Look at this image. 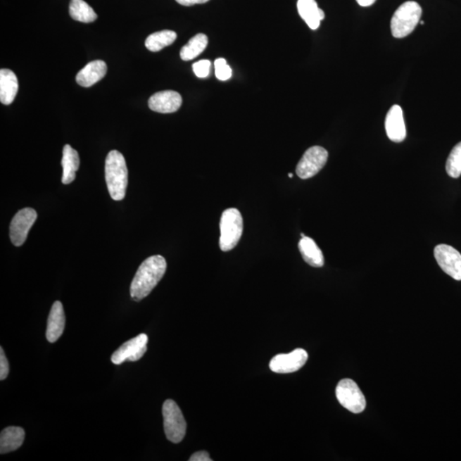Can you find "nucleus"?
<instances>
[{
  "instance_id": "obj_1",
  "label": "nucleus",
  "mask_w": 461,
  "mask_h": 461,
  "mask_svg": "<svg viewBox=\"0 0 461 461\" xmlns=\"http://www.w3.org/2000/svg\"><path fill=\"white\" fill-rule=\"evenodd\" d=\"M167 270V262L162 255H152L144 260L132 282L131 298L139 302L151 294L161 282Z\"/></svg>"
},
{
  "instance_id": "obj_2",
  "label": "nucleus",
  "mask_w": 461,
  "mask_h": 461,
  "mask_svg": "<svg viewBox=\"0 0 461 461\" xmlns=\"http://www.w3.org/2000/svg\"><path fill=\"white\" fill-rule=\"evenodd\" d=\"M106 180L111 198L121 201L126 196L128 171L121 152L111 151L106 160Z\"/></svg>"
},
{
  "instance_id": "obj_3",
  "label": "nucleus",
  "mask_w": 461,
  "mask_h": 461,
  "mask_svg": "<svg viewBox=\"0 0 461 461\" xmlns=\"http://www.w3.org/2000/svg\"><path fill=\"white\" fill-rule=\"evenodd\" d=\"M422 15V8L418 3L408 1L403 4L393 15L391 29L395 38L402 39L415 30Z\"/></svg>"
},
{
  "instance_id": "obj_4",
  "label": "nucleus",
  "mask_w": 461,
  "mask_h": 461,
  "mask_svg": "<svg viewBox=\"0 0 461 461\" xmlns=\"http://www.w3.org/2000/svg\"><path fill=\"white\" fill-rule=\"evenodd\" d=\"M220 248L224 252L230 251L241 239L244 222L241 213L236 208H227L223 212L220 222Z\"/></svg>"
},
{
  "instance_id": "obj_5",
  "label": "nucleus",
  "mask_w": 461,
  "mask_h": 461,
  "mask_svg": "<svg viewBox=\"0 0 461 461\" xmlns=\"http://www.w3.org/2000/svg\"><path fill=\"white\" fill-rule=\"evenodd\" d=\"M164 431L168 440L179 443L184 439L187 432V422L177 403L173 400H167L163 406Z\"/></svg>"
},
{
  "instance_id": "obj_6",
  "label": "nucleus",
  "mask_w": 461,
  "mask_h": 461,
  "mask_svg": "<svg viewBox=\"0 0 461 461\" xmlns=\"http://www.w3.org/2000/svg\"><path fill=\"white\" fill-rule=\"evenodd\" d=\"M336 396L344 408L354 414H360L366 408V398L358 384L352 379L340 381L336 388Z\"/></svg>"
},
{
  "instance_id": "obj_7",
  "label": "nucleus",
  "mask_w": 461,
  "mask_h": 461,
  "mask_svg": "<svg viewBox=\"0 0 461 461\" xmlns=\"http://www.w3.org/2000/svg\"><path fill=\"white\" fill-rule=\"evenodd\" d=\"M327 159L328 152L323 147H310L300 160L296 173L303 179L314 177L326 165Z\"/></svg>"
},
{
  "instance_id": "obj_8",
  "label": "nucleus",
  "mask_w": 461,
  "mask_h": 461,
  "mask_svg": "<svg viewBox=\"0 0 461 461\" xmlns=\"http://www.w3.org/2000/svg\"><path fill=\"white\" fill-rule=\"evenodd\" d=\"M37 216V212L31 208H23L15 215L10 226L11 240L15 246H22L25 243Z\"/></svg>"
},
{
  "instance_id": "obj_9",
  "label": "nucleus",
  "mask_w": 461,
  "mask_h": 461,
  "mask_svg": "<svg viewBox=\"0 0 461 461\" xmlns=\"http://www.w3.org/2000/svg\"><path fill=\"white\" fill-rule=\"evenodd\" d=\"M148 336L139 334L135 338L127 341L111 356V362L115 365L130 362H137L141 359L147 351Z\"/></svg>"
},
{
  "instance_id": "obj_10",
  "label": "nucleus",
  "mask_w": 461,
  "mask_h": 461,
  "mask_svg": "<svg viewBox=\"0 0 461 461\" xmlns=\"http://www.w3.org/2000/svg\"><path fill=\"white\" fill-rule=\"evenodd\" d=\"M434 255L436 262L445 274L460 282L461 254L460 252L448 244H439L435 248Z\"/></svg>"
},
{
  "instance_id": "obj_11",
  "label": "nucleus",
  "mask_w": 461,
  "mask_h": 461,
  "mask_svg": "<svg viewBox=\"0 0 461 461\" xmlns=\"http://www.w3.org/2000/svg\"><path fill=\"white\" fill-rule=\"evenodd\" d=\"M308 353L303 348H296L289 354H279L271 360L270 367L276 374H291L300 370L306 364Z\"/></svg>"
},
{
  "instance_id": "obj_12",
  "label": "nucleus",
  "mask_w": 461,
  "mask_h": 461,
  "mask_svg": "<svg viewBox=\"0 0 461 461\" xmlns=\"http://www.w3.org/2000/svg\"><path fill=\"white\" fill-rule=\"evenodd\" d=\"M148 103L151 110L158 113H174L182 106V98L177 91H162L152 95Z\"/></svg>"
},
{
  "instance_id": "obj_13",
  "label": "nucleus",
  "mask_w": 461,
  "mask_h": 461,
  "mask_svg": "<svg viewBox=\"0 0 461 461\" xmlns=\"http://www.w3.org/2000/svg\"><path fill=\"white\" fill-rule=\"evenodd\" d=\"M386 130L388 138L393 142H403L406 138L403 111L398 104H395L388 111L386 118Z\"/></svg>"
},
{
  "instance_id": "obj_14",
  "label": "nucleus",
  "mask_w": 461,
  "mask_h": 461,
  "mask_svg": "<svg viewBox=\"0 0 461 461\" xmlns=\"http://www.w3.org/2000/svg\"><path fill=\"white\" fill-rule=\"evenodd\" d=\"M65 327V314L61 302L56 301L51 307L49 317L47 320L46 339L48 342H57L63 335Z\"/></svg>"
},
{
  "instance_id": "obj_15",
  "label": "nucleus",
  "mask_w": 461,
  "mask_h": 461,
  "mask_svg": "<svg viewBox=\"0 0 461 461\" xmlns=\"http://www.w3.org/2000/svg\"><path fill=\"white\" fill-rule=\"evenodd\" d=\"M107 65L102 60L87 63L82 70L76 75V82L83 87H90L94 84L101 81L106 75Z\"/></svg>"
},
{
  "instance_id": "obj_16",
  "label": "nucleus",
  "mask_w": 461,
  "mask_h": 461,
  "mask_svg": "<svg viewBox=\"0 0 461 461\" xmlns=\"http://www.w3.org/2000/svg\"><path fill=\"white\" fill-rule=\"evenodd\" d=\"M18 91V80L13 71L0 70V101L9 106L14 101Z\"/></svg>"
},
{
  "instance_id": "obj_17",
  "label": "nucleus",
  "mask_w": 461,
  "mask_h": 461,
  "mask_svg": "<svg viewBox=\"0 0 461 461\" xmlns=\"http://www.w3.org/2000/svg\"><path fill=\"white\" fill-rule=\"evenodd\" d=\"M298 13L311 30H317L320 22L324 18V13L318 7L315 0H298Z\"/></svg>"
},
{
  "instance_id": "obj_18",
  "label": "nucleus",
  "mask_w": 461,
  "mask_h": 461,
  "mask_svg": "<svg viewBox=\"0 0 461 461\" xmlns=\"http://www.w3.org/2000/svg\"><path fill=\"white\" fill-rule=\"evenodd\" d=\"M63 177L62 182L69 184L74 182L76 172L80 167V158L78 152L72 148L70 144L64 146L62 158Z\"/></svg>"
},
{
  "instance_id": "obj_19",
  "label": "nucleus",
  "mask_w": 461,
  "mask_h": 461,
  "mask_svg": "<svg viewBox=\"0 0 461 461\" xmlns=\"http://www.w3.org/2000/svg\"><path fill=\"white\" fill-rule=\"evenodd\" d=\"M25 439V431L18 427H7L0 435V453L2 455L18 450Z\"/></svg>"
},
{
  "instance_id": "obj_20",
  "label": "nucleus",
  "mask_w": 461,
  "mask_h": 461,
  "mask_svg": "<svg viewBox=\"0 0 461 461\" xmlns=\"http://www.w3.org/2000/svg\"><path fill=\"white\" fill-rule=\"evenodd\" d=\"M298 248L301 255L308 265L314 267L324 266V260L322 251L311 238L303 236L299 241Z\"/></svg>"
},
{
  "instance_id": "obj_21",
  "label": "nucleus",
  "mask_w": 461,
  "mask_h": 461,
  "mask_svg": "<svg viewBox=\"0 0 461 461\" xmlns=\"http://www.w3.org/2000/svg\"><path fill=\"white\" fill-rule=\"evenodd\" d=\"M177 39L175 31L163 30L156 32L148 36L146 41V47L153 52L159 51L168 46L172 45Z\"/></svg>"
},
{
  "instance_id": "obj_22",
  "label": "nucleus",
  "mask_w": 461,
  "mask_h": 461,
  "mask_svg": "<svg viewBox=\"0 0 461 461\" xmlns=\"http://www.w3.org/2000/svg\"><path fill=\"white\" fill-rule=\"evenodd\" d=\"M208 37L206 34H198L191 38L186 46L180 51V58L184 61H190L194 59L206 49L208 46Z\"/></svg>"
},
{
  "instance_id": "obj_23",
  "label": "nucleus",
  "mask_w": 461,
  "mask_h": 461,
  "mask_svg": "<svg viewBox=\"0 0 461 461\" xmlns=\"http://www.w3.org/2000/svg\"><path fill=\"white\" fill-rule=\"evenodd\" d=\"M70 15L75 21L90 23L98 18L97 14L84 0H71Z\"/></svg>"
},
{
  "instance_id": "obj_24",
  "label": "nucleus",
  "mask_w": 461,
  "mask_h": 461,
  "mask_svg": "<svg viewBox=\"0 0 461 461\" xmlns=\"http://www.w3.org/2000/svg\"><path fill=\"white\" fill-rule=\"evenodd\" d=\"M446 171L452 178L457 179L461 175V142L456 144L448 156Z\"/></svg>"
},
{
  "instance_id": "obj_25",
  "label": "nucleus",
  "mask_w": 461,
  "mask_h": 461,
  "mask_svg": "<svg viewBox=\"0 0 461 461\" xmlns=\"http://www.w3.org/2000/svg\"><path fill=\"white\" fill-rule=\"evenodd\" d=\"M215 76L220 81H227L232 76V69L224 58H218L215 61Z\"/></svg>"
},
{
  "instance_id": "obj_26",
  "label": "nucleus",
  "mask_w": 461,
  "mask_h": 461,
  "mask_svg": "<svg viewBox=\"0 0 461 461\" xmlns=\"http://www.w3.org/2000/svg\"><path fill=\"white\" fill-rule=\"evenodd\" d=\"M211 63L208 60H201L192 65L194 73L198 78H206L210 75Z\"/></svg>"
},
{
  "instance_id": "obj_27",
  "label": "nucleus",
  "mask_w": 461,
  "mask_h": 461,
  "mask_svg": "<svg viewBox=\"0 0 461 461\" xmlns=\"http://www.w3.org/2000/svg\"><path fill=\"white\" fill-rule=\"evenodd\" d=\"M9 362H8L4 348L1 347L0 348V379H6L8 374H9Z\"/></svg>"
},
{
  "instance_id": "obj_28",
  "label": "nucleus",
  "mask_w": 461,
  "mask_h": 461,
  "mask_svg": "<svg viewBox=\"0 0 461 461\" xmlns=\"http://www.w3.org/2000/svg\"><path fill=\"white\" fill-rule=\"evenodd\" d=\"M190 461H211L210 455L206 451H199L191 456Z\"/></svg>"
},
{
  "instance_id": "obj_29",
  "label": "nucleus",
  "mask_w": 461,
  "mask_h": 461,
  "mask_svg": "<svg viewBox=\"0 0 461 461\" xmlns=\"http://www.w3.org/2000/svg\"><path fill=\"white\" fill-rule=\"evenodd\" d=\"M179 5L184 6H191L194 5H198V4H204L208 1H210V0H176Z\"/></svg>"
},
{
  "instance_id": "obj_30",
  "label": "nucleus",
  "mask_w": 461,
  "mask_h": 461,
  "mask_svg": "<svg viewBox=\"0 0 461 461\" xmlns=\"http://www.w3.org/2000/svg\"><path fill=\"white\" fill-rule=\"evenodd\" d=\"M359 5L362 7H367L374 5L376 0H356Z\"/></svg>"
},
{
  "instance_id": "obj_31",
  "label": "nucleus",
  "mask_w": 461,
  "mask_h": 461,
  "mask_svg": "<svg viewBox=\"0 0 461 461\" xmlns=\"http://www.w3.org/2000/svg\"><path fill=\"white\" fill-rule=\"evenodd\" d=\"M288 176H289V178H292V177H293V175H292V174H291V173L289 174Z\"/></svg>"
},
{
  "instance_id": "obj_32",
  "label": "nucleus",
  "mask_w": 461,
  "mask_h": 461,
  "mask_svg": "<svg viewBox=\"0 0 461 461\" xmlns=\"http://www.w3.org/2000/svg\"><path fill=\"white\" fill-rule=\"evenodd\" d=\"M301 236H302V238H303V236H305V235H304L303 234H301Z\"/></svg>"
},
{
  "instance_id": "obj_33",
  "label": "nucleus",
  "mask_w": 461,
  "mask_h": 461,
  "mask_svg": "<svg viewBox=\"0 0 461 461\" xmlns=\"http://www.w3.org/2000/svg\"><path fill=\"white\" fill-rule=\"evenodd\" d=\"M420 23L422 24V25H423V24H424V21H421Z\"/></svg>"
}]
</instances>
